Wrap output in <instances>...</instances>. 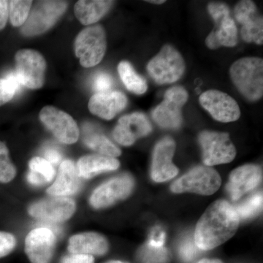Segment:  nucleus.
Instances as JSON below:
<instances>
[{
    "label": "nucleus",
    "mask_w": 263,
    "mask_h": 263,
    "mask_svg": "<svg viewBox=\"0 0 263 263\" xmlns=\"http://www.w3.org/2000/svg\"><path fill=\"white\" fill-rule=\"evenodd\" d=\"M239 221L233 205L226 200H216L197 222L194 238L195 245L201 250L219 247L235 235Z\"/></svg>",
    "instance_id": "nucleus-1"
},
{
    "label": "nucleus",
    "mask_w": 263,
    "mask_h": 263,
    "mask_svg": "<svg viewBox=\"0 0 263 263\" xmlns=\"http://www.w3.org/2000/svg\"><path fill=\"white\" fill-rule=\"evenodd\" d=\"M233 84L250 101H257L263 95V60L259 57H245L237 60L230 69Z\"/></svg>",
    "instance_id": "nucleus-2"
},
{
    "label": "nucleus",
    "mask_w": 263,
    "mask_h": 263,
    "mask_svg": "<svg viewBox=\"0 0 263 263\" xmlns=\"http://www.w3.org/2000/svg\"><path fill=\"white\" fill-rule=\"evenodd\" d=\"M106 34L103 26L91 25L81 31L75 41V53L82 67H92L103 60L106 52Z\"/></svg>",
    "instance_id": "nucleus-3"
},
{
    "label": "nucleus",
    "mask_w": 263,
    "mask_h": 263,
    "mask_svg": "<svg viewBox=\"0 0 263 263\" xmlns=\"http://www.w3.org/2000/svg\"><path fill=\"white\" fill-rule=\"evenodd\" d=\"M208 11L215 22V27L205 39L210 49L226 46L234 47L238 43V29L235 21L230 16V10L224 3H212L208 5Z\"/></svg>",
    "instance_id": "nucleus-4"
},
{
    "label": "nucleus",
    "mask_w": 263,
    "mask_h": 263,
    "mask_svg": "<svg viewBox=\"0 0 263 263\" xmlns=\"http://www.w3.org/2000/svg\"><path fill=\"white\" fill-rule=\"evenodd\" d=\"M184 70L185 62L182 56L171 45H164L147 65L148 74L158 84L176 82L182 77Z\"/></svg>",
    "instance_id": "nucleus-5"
},
{
    "label": "nucleus",
    "mask_w": 263,
    "mask_h": 263,
    "mask_svg": "<svg viewBox=\"0 0 263 263\" xmlns=\"http://www.w3.org/2000/svg\"><path fill=\"white\" fill-rule=\"evenodd\" d=\"M68 6L65 1H39L30 10L21 32L26 37H33L51 28Z\"/></svg>",
    "instance_id": "nucleus-6"
},
{
    "label": "nucleus",
    "mask_w": 263,
    "mask_h": 263,
    "mask_svg": "<svg viewBox=\"0 0 263 263\" xmlns=\"http://www.w3.org/2000/svg\"><path fill=\"white\" fill-rule=\"evenodd\" d=\"M221 178L215 170L209 166H197L183 175L171 185L174 193H193L211 195L221 186Z\"/></svg>",
    "instance_id": "nucleus-7"
},
{
    "label": "nucleus",
    "mask_w": 263,
    "mask_h": 263,
    "mask_svg": "<svg viewBox=\"0 0 263 263\" xmlns=\"http://www.w3.org/2000/svg\"><path fill=\"white\" fill-rule=\"evenodd\" d=\"M15 74L19 82L31 89L43 87L47 65L44 57L33 49H22L15 55Z\"/></svg>",
    "instance_id": "nucleus-8"
},
{
    "label": "nucleus",
    "mask_w": 263,
    "mask_h": 263,
    "mask_svg": "<svg viewBox=\"0 0 263 263\" xmlns=\"http://www.w3.org/2000/svg\"><path fill=\"white\" fill-rule=\"evenodd\" d=\"M198 141L205 166L229 163L236 155V149L228 133L203 131L199 135Z\"/></svg>",
    "instance_id": "nucleus-9"
},
{
    "label": "nucleus",
    "mask_w": 263,
    "mask_h": 263,
    "mask_svg": "<svg viewBox=\"0 0 263 263\" xmlns=\"http://www.w3.org/2000/svg\"><path fill=\"white\" fill-rule=\"evenodd\" d=\"M188 98L187 91L182 86L170 88L164 94L163 101L152 111L154 121L164 129H178L183 122L181 109Z\"/></svg>",
    "instance_id": "nucleus-10"
},
{
    "label": "nucleus",
    "mask_w": 263,
    "mask_h": 263,
    "mask_svg": "<svg viewBox=\"0 0 263 263\" xmlns=\"http://www.w3.org/2000/svg\"><path fill=\"white\" fill-rule=\"evenodd\" d=\"M39 117L45 127L61 143L73 144L79 140L80 131L77 123L63 110L48 105L42 108Z\"/></svg>",
    "instance_id": "nucleus-11"
},
{
    "label": "nucleus",
    "mask_w": 263,
    "mask_h": 263,
    "mask_svg": "<svg viewBox=\"0 0 263 263\" xmlns=\"http://www.w3.org/2000/svg\"><path fill=\"white\" fill-rule=\"evenodd\" d=\"M134 187V180L129 175H122L100 185L91 194L90 204L95 209L109 207L124 200Z\"/></svg>",
    "instance_id": "nucleus-12"
},
{
    "label": "nucleus",
    "mask_w": 263,
    "mask_h": 263,
    "mask_svg": "<svg viewBox=\"0 0 263 263\" xmlns=\"http://www.w3.org/2000/svg\"><path fill=\"white\" fill-rule=\"evenodd\" d=\"M200 105L218 122L228 123L238 120L239 105L230 95L219 90H209L200 95Z\"/></svg>",
    "instance_id": "nucleus-13"
},
{
    "label": "nucleus",
    "mask_w": 263,
    "mask_h": 263,
    "mask_svg": "<svg viewBox=\"0 0 263 263\" xmlns=\"http://www.w3.org/2000/svg\"><path fill=\"white\" fill-rule=\"evenodd\" d=\"M76 210V202L70 197H53L34 202L29 207L28 212L37 219L62 222L72 217Z\"/></svg>",
    "instance_id": "nucleus-14"
},
{
    "label": "nucleus",
    "mask_w": 263,
    "mask_h": 263,
    "mask_svg": "<svg viewBox=\"0 0 263 263\" xmlns=\"http://www.w3.org/2000/svg\"><path fill=\"white\" fill-rule=\"evenodd\" d=\"M235 18L241 24L240 34L247 43L262 45L263 19L257 11L254 2L249 0L240 1L235 7Z\"/></svg>",
    "instance_id": "nucleus-15"
},
{
    "label": "nucleus",
    "mask_w": 263,
    "mask_h": 263,
    "mask_svg": "<svg viewBox=\"0 0 263 263\" xmlns=\"http://www.w3.org/2000/svg\"><path fill=\"white\" fill-rule=\"evenodd\" d=\"M57 238L47 228L29 232L25 239V252L31 263H49L56 247Z\"/></svg>",
    "instance_id": "nucleus-16"
},
{
    "label": "nucleus",
    "mask_w": 263,
    "mask_h": 263,
    "mask_svg": "<svg viewBox=\"0 0 263 263\" xmlns=\"http://www.w3.org/2000/svg\"><path fill=\"white\" fill-rule=\"evenodd\" d=\"M176 143L170 137H165L157 143L153 152L152 178L156 182H164L174 179L179 173L173 163Z\"/></svg>",
    "instance_id": "nucleus-17"
},
{
    "label": "nucleus",
    "mask_w": 263,
    "mask_h": 263,
    "mask_svg": "<svg viewBox=\"0 0 263 263\" xmlns=\"http://www.w3.org/2000/svg\"><path fill=\"white\" fill-rule=\"evenodd\" d=\"M152 130V124L146 116L136 112L120 118L114 128L113 136L119 144L129 146L138 138L148 136Z\"/></svg>",
    "instance_id": "nucleus-18"
},
{
    "label": "nucleus",
    "mask_w": 263,
    "mask_h": 263,
    "mask_svg": "<svg viewBox=\"0 0 263 263\" xmlns=\"http://www.w3.org/2000/svg\"><path fill=\"white\" fill-rule=\"evenodd\" d=\"M262 169L255 164H246L235 169L230 174L227 191L232 200H237L246 193L254 190L260 183Z\"/></svg>",
    "instance_id": "nucleus-19"
},
{
    "label": "nucleus",
    "mask_w": 263,
    "mask_h": 263,
    "mask_svg": "<svg viewBox=\"0 0 263 263\" xmlns=\"http://www.w3.org/2000/svg\"><path fill=\"white\" fill-rule=\"evenodd\" d=\"M127 98L121 91H108L96 93L90 98L88 107L95 116L110 120L122 111L127 105Z\"/></svg>",
    "instance_id": "nucleus-20"
},
{
    "label": "nucleus",
    "mask_w": 263,
    "mask_h": 263,
    "mask_svg": "<svg viewBox=\"0 0 263 263\" xmlns=\"http://www.w3.org/2000/svg\"><path fill=\"white\" fill-rule=\"evenodd\" d=\"M81 187V178L73 161L64 160L59 168L53 184L48 189V195L53 197H67L78 193Z\"/></svg>",
    "instance_id": "nucleus-21"
},
{
    "label": "nucleus",
    "mask_w": 263,
    "mask_h": 263,
    "mask_svg": "<svg viewBox=\"0 0 263 263\" xmlns=\"http://www.w3.org/2000/svg\"><path fill=\"white\" fill-rule=\"evenodd\" d=\"M108 248L106 238L92 232L72 235L69 239L67 247L70 254H86L93 257L104 255L108 252Z\"/></svg>",
    "instance_id": "nucleus-22"
},
{
    "label": "nucleus",
    "mask_w": 263,
    "mask_h": 263,
    "mask_svg": "<svg viewBox=\"0 0 263 263\" xmlns=\"http://www.w3.org/2000/svg\"><path fill=\"white\" fill-rule=\"evenodd\" d=\"M119 161L101 155H86L78 161L77 170L81 179H89L106 171L119 168Z\"/></svg>",
    "instance_id": "nucleus-23"
},
{
    "label": "nucleus",
    "mask_w": 263,
    "mask_h": 263,
    "mask_svg": "<svg viewBox=\"0 0 263 263\" xmlns=\"http://www.w3.org/2000/svg\"><path fill=\"white\" fill-rule=\"evenodd\" d=\"M114 3L106 0H80L76 3L74 12L83 25L91 26L106 15Z\"/></svg>",
    "instance_id": "nucleus-24"
},
{
    "label": "nucleus",
    "mask_w": 263,
    "mask_h": 263,
    "mask_svg": "<svg viewBox=\"0 0 263 263\" xmlns=\"http://www.w3.org/2000/svg\"><path fill=\"white\" fill-rule=\"evenodd\" d=\"M29 172L27 180L33 186H44L54 178L55 170L49 162L43 157H33L29 164Z\"/></svg>",
    "instance_id": "nucleus-25"
},
{
    "label": "nucleus",
    "mask_w": 263,
    "mask_h": 263,
    "mask_svg": "<svg viewBox=\"0 0 263 263\" xmlns=\"http://www.w3.org/2000/svg\"><path fill=\"white\" fill-rule=\"evenodd\" d=\"M118 72L123 84L129 91L136 95L146 92L148 89L146 80L137 73L129 62H121L118 65Z\"/></svg>",
    "instance_id": "nucleus-26"
},
{
    "label": "nucleus",
    "mask_w": 263,
    "mask_h": 263,
    "mask_svg": "<svg viewBox=\"0 0 263 263\" xmlns=\"http://www.w3.org/2000/svg\"><path fill=\"white\" fill-rule=\"evenodd\" d=\"M84 142L86 146L96 151L101 155L115 158L122 154L121 150L114 143L98 132H91L86 134L84 136Z\"/></svg>",
    "instance_id": "nucleus-27"
},
{
    "label": "nucleus",
    "mask_w": 263,
    "mask_h": 263,
    "mask_svg": "<svg viewBox=\"0 0 263 263\" xmlns=\"http://www.w3.org/2000/svg\"><path fill=\"white\" fill-rule=\"evenodd\" d=\"M33 2L27 0L9 1L8 14L13 27H22L28 18Z\"/></svg>",
    "instance_id": "nucleus-28"
},
{
    "label": "nucleus",
    "mask_w": 263,
    "mask_h": 263,
    "mask_svg": "<svg viewBox=\"0 0 263 263\" xmlns=\"http://www.w3.org/2000/svg\"><path fill=\"white\" fill-rule=\"evenodd\" d=\"M239 219H247L257 215L262 209V194L257 193L234 208Z\"/></svg>",
    "instance_id": "nucleus-29"
},
{
    "label": "nucleus",
    "mask_w": 263,
    "mask_h": 263,
    "mask_svg": "<svg viewBox=\"0 0 263 263\" xmlns=\"http://www.w3.org/2000/svg\"><path fill=\"white\" fill-rule=\"evenodd\" d=\"M16 174V168L10 160L8 147L0 141V183L10 182L15 179Z\"/></svg>",
    "instance_id": "nucleus-30"
},
{
    "label": "nucleus",
    "mask_w": 263,
    "mask_h": 263,
    "mask_svg": "<svg viewBox=\"0 0 263 263\" xmlns=\"http://www.w3.org/2000/svg\"><path fill=\"white\" fill-rule=\"evenodd\" d=\"M21 85L15 72H10L5 79H0V106L13 98Z\"/></svg>",
    "instance_id": "nucleus-31"
},
{
    "label": "nucleus",
    "mask_w": 263,
    "mask_h": 263,
    "mask_svg": "<svg viewBox=\"0 0 263 263\" xmlns=\"http://www.w3.org/2000/svg\"><path fill=\"white\" fill-rule=\"evenodd\" d=\"M140 254L144 263H163L167 257V250L163 247H154L147 243L142 247Z\"/></svg>",
    "instance_id": "nucleus-32"
},
{
    "label": "nucleus",
    "mask_w": 263,
    "mask_h": 263,
    "mask_svg": "<svg viewBox=\"0 0 263 263\" xmlns=\"http://www.w3.org/2000/svg\"><path fill=\"white\" fill-rule=\"evenodd\" d=\"M16 247L14 235L8 232L0 231V258L11 253Z\"/></svg>",
    "instance_id": "nucleus-33"
},
{
    "label": "nucleus",
    "mask_w": 263,
    "mask_h": 263,
    "mask_svg": "<svg viewBox=\"0 0 263 263\" xmlns=\"http://www.w3.org/2000/svg\"><path fill=\"white\" fill-rule=\"evenodd\" d=\"M199 250L200 249L195 245V240L191 237H188L180 246L179 253L183 260L189 261L198 254Z\"/></svg>",
    "instance_id": "nucleus-34"
},
{
    "label": "nucleus",
    "mask_w": 263,
    "mask_h": 263,
    "mask_svg": "<svg viewBox=\"0 0 263 263\" xmlns=\"http://www.w3.org/2000/svg\"><path fill=\"white\" fill-rule=\"evenodd\" d=\"M114 81L111 76L106 72H99L95 76L93 81V88L97 93L110 91L113 86Z\"/></svg>",
    "instance_id": "nucleus-35"
},
{
    "label": "nucleus",
    "mask_w": 263,
    "mask_h": 263,
    "mask_svg": "<svg viewBox=\"0 0 263 263\" xmlns=\"http://www.w3.org/2000/svg\"><path fill=\"white\" fill-rule=\"evenodd\" d=\"M164 240H165V233L160 227H155L151 232L148 243L154 247H163Z\"/></svg>",
    "instance_id": "nucleus-36"
},
{
    "label": "nucleus",
    "mask_w": 263,
    "mask_h": 263,
    "mask_svg": "<svg viewBox=\"0 0 263 263\" xmlns=\"http://www.w3.org/2000/svg\"><path fill=\"white\" fill-rule=\"evenodd\" d=\"M61 263H95V258L86 254H70L62 259Z\"/></svg>",
    "instance_id": "nucleus-37"
},
{
    "label": "nucleus",
    "mask_w": 263,
    "mask_h": 263,
    "mask_svg": "<svg viewBox=\"0 0 263 263\" xmlns=\"http://www.w3.org/2000/svg\"><path fill=\"white\" fill-rule=\"evenodd\" d=\"M45 159L53 166L58 164L62 161V156L58 150L55 148H48L45 152Z\"/></svg>",
    "instance_id": "nucleus-38"
},
{
    "label": "nucleus",
    "mask_w": 263,
    "mask_h": 263,
    "mask_svg": "<svg viewBox=\"0 0 263 263\" xmlns=\"http://www.w3.org/2000/svg\"><path fill=\"white\" fill-rule=\"evenodd\" d=\"M8 4H9V1L0 0V30L5 28L9 17Z\"/></svg>",
    "instance_id": "nucleus-39"
},
{
    "label": "nucleus",
    "mask_w": 263,
    "mask_h": 263,
    "mask_svg": "<svg viewBox=\"0 0 263 263\" xmlns=\"http://www.w3.org/2000/svg\"><path fill=\"white\" fill-rule=\"evenodd\" d=\"M197 263H223L217 259H202Z\"/></svg>",
    "instance_id": "nucleus-40"
},
{
    "label": "nucleus",
    "mask_w": 263,
    "mask_h": 263,
    "mask_svg": "<svg viewBox=\"0 0 263 263\" xmlns=\"http://www.w3.org/2000/svg\"><path fill=\"white\" fill-rule=\"evenodd\" d=\"M148 3H152V4H156V5H161L163 4L164 3H165V1H162V0H159V1H157V0H154V1H152V0H150V1H147Z\"/></svg>",
    "instance_id": "nucleus-41"
},
{
    "label": "nucleus",
    "mask_w": 263,
    "mask_h": 263,
    "mask_svg": "<svg viewBox=\"0 0 263 263\" xmlns=\"http://www.w3.org/2000/svg\"><path fill=\"white\" fill-rule=\"evenodd\" d=\"M105 263H128L125 262H122V261L120 260H110L108 262H106Z\"/></svg>",
    "instance_id": "nucleus-42"
}]
</instances>
